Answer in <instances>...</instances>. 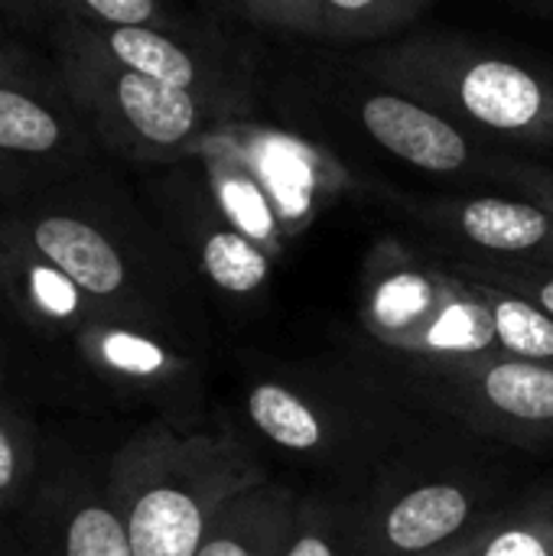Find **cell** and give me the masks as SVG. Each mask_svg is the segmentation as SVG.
Listing matches in <instances>:
<instances>
[{
    "mask_svg": "<svg viewBox=\"0 0 553 556\" xmlns=\"http://www.w3.org/2000/svg\"><path fill=\"white\" fill-rule=\"evenodd\" d=\"M241 20L261 29L319 36V0H244Z\"/></svg>",
    "mask_w": 553,
    "mask_h": 556,
    "instance_id": "cell-23",
    "label": "cell"
},
{
    "mask_svg": "<svg viewBox=\"0 0 553 556\" xmlns=\"http://www.w3.org/2000/svg\"><path fill=\"white\" fill-rule=\"evenodd\" d=\"M0 218L104 313L202 352L199 277L104 160L46 176H0Z\"/></svg>",
    "mask_w": 553,
    "mask_h": 556,
    "instance_id": "cell-1",
    "label": "cell"
},
{
    "mask_svg": "<svg viewBox=\"0 0 553 556\" xmlns=\"http://www.w3.org/2000/svg\"><path fill=\"white\" fill-rule=\"evenodd\" d=\"M359 130L391 160L427 176H482L505 182L515 156L486 147L479 134L460 127L437 108L394 91L388 85H365L352 98Z\"/></svg>",
    "mask_w": 553,
    "mask_h": 556,
    "instance_id": "cell-11",
    "label": "cell"
},
{
    "mask_svg": "<svg viewBox=\"0 0 553 556\" xmlns=\"http://www.w3.org/2000/svg\"><path fill=\"white\" fill-rule=\"evenodd\" d=\"M0 16L26 29L49 26V0H0Z\"/></svg>",
    "mask_w": 553,
    "mask_h": 556,
    "instance_id": "cell-25",
    "label": "cell"
},
{
    "mask_svg": "<svg viewBox=\"0 0 553 556\" xmlns=\"http://www.w3.org/2000/svg\"><path fill=\"white\" fill-rule=\"evenodd\" d=\"M46 440L26 407L0 384V538L10 554V534L23 518L42 469Z\"/></svg>",
    "mask_w": 553,
    "mask_h": 556,
    "instance_id": "cell-17",
    "label": "cell"
},
{
    "mask_svg": "<svg viewBox=\"0 0 553 556\" xmlns=\"http://www.w3.org/2000/svg\"><path fill=\"white\" fill-rule=\"evenodd\" d=\"M264 479L235 437L169 420L140 427L108 456V495L134 556H196L218 508Z\"/></svg>",
    "mask_w": 553,
    "mask_h": 556,
    "instance_id": "cell-2",
    "label": "cell"
},
{
    "mask_svg": "<svg viewBox=\"0 0 553 556\" xmlns=\"http://www.w3.org/2000/svg\"><path fill=\"white\" fill-rule=\"evenodd\" d=\"M414 381L466 424L495 433H553V365L512 355L414 358Z\"/></svg>",
    "mask_w": 553,
    "mask_h": 556,
    "instance_id": "cell-10",
    "label": "cell"
},
{
    "mask_svg": "<svg viewBox=\"0 0 553 556\" xmlns=\"http://www.w3.org/2000/svg\"><path fill=\"white\" fill-rule=\"evenodd\" d=\"M430 0H319V36L378 39L404 29Z\"/></svg>",
    "mask_w": 553,
    "mask_h": 556,
    "instance_id": "cell-21",
    "label": "cell"
},
{
    "mask_svg": "<svg viewBox=\"0 0 553 556\" xmlns=\"http://www.w3.org/2000/svg\"><path fill=\"white\" fill-rule=\"evenodd\" d=\"M0 309L13 326L39 342H72V336L104 313L55 264L26 244L0 218Z\"/></svg>",
    "mask_w": 553,
    "mask_h": 556,
    "instance_id": "cell-14",
    "label": "cell"
},
{
    "mask_svg": "<svg viewBox=\"0 0 553 556\" xmlns=\"http://www.w3.org/2000/svg\"><path fill=\"white\" fill-rule=\"evenodd\" d=\"M10 556H134L108 495V459L46 440L36 492L10 534Z\"/></svg>",
    "mask_w": 553,
    "mask_h": 556,
    "instance_id": "cell-6",
    "label": "cell"
},
{
    "mask_svg": "<svg viewBox=\"0 0 553 556\" xmlns=\"http://www.w3.org/2000/svg\"><path fill=\"white\" fill-rule=\"evenodd\" d=\"M300 498L277 482H254L231 495L209 525L196 556H284Z\"/></svg>",
    "mask_w": 553,
    "mask_h": 556,
    "instance_id": "cell-16",
    "label": "cell"
},
{
    "mask_svg": "<svg viewBox=\"0 0 553 556\" xmlns=\"http://www.w3.org/2000/svg\"><path fill=\"white\" fill-rule=\"evenodd\" d=\"M362 502L313 495L297 508V525L284 556H359Z\"/></svg>",
    "mask_w": 553,
    "mask_h": 556,
    "instance_id": "cell-19",
    "label": "cell"
},
{
    "mask_svg": "<svg viewBox=\"0 0 553 556\" xmlns=\"http://www.w3.org/2000/svg\"><path fill=\"white\" fill-rule=\"evenodd\" d=\"M476 521V495L460 482H417L385 502H362L359 556H424Z\"/></svg>",
    "mask_w": 553,
    "mask_h": 556,
    "instance_id": "cell-15",
    "label": "cell"
},
{
    "mask_svg": "<svg viewBox=\"0 0 553 556\" xmlns=\"http://www.w3.org/2000/svg\"><path fill=\"white\" fill-rule=\"evenodd\" d=\"M205 7H212L215 13H225V16H238L241 20V3L244 0H202Z\"/></svg>",
    "mask_w": 553,
    "mask_h": 556,
    "instance_id": "cell-26",
    "label": "cell"
},
{
    "mask_svg": "<svg viewBox=\"0 0 553 556\" xmlns=\"http://www.w3.org/2000/svg\"><path fill=\"white\" fill-rule=\"evenodd\" d=\"M417 218L450 248L473 254V264L553 267V212L528 195L440 199L420 205Z\"/></svg>",
    "mask_w": 553,
    "mask_h": 556,
    "instance_id": "cell-12",
    "label": "cell"
},
{
    "mask_svg": "<svg viewBox=\"0 0 553 556\" xmlns=\"http://www.w3.org/2000/svg\"><path fill=\"white\" fill-rule=\"evenodd\" d=\"M160 169L166 173L147 186L150 212L189 261L199 283H209L228 300L261 293L271 280V254L228 218L209 176L192 173L189 160Z\"/></svg>",
    "mask_w": 553,
    "mask_h": 556,
    "instance_id": "cell-7",
    "label": "cell"
},
{
    "mask_svg": "<svg viewBox=\"0 0 553 556\" xmlns=\"http://www.w3.org/2000/svg\"><path fill=\"white\" fill-rule=\"evenodd\" d=\"M466 277L486 280L492 287H502L538 309H544L553 319V267H525V264H460L456 267Z\"/></svg>",
    "mask_w": 553,
    "mask_h": 556,
    "instance_id": "cell-22",
    "label": "cell"
},
{
    "mask_svg": "<svg viewBox=\"0 0 553 556\" xmlns=\"http://www.w3.org/2000/svg\"><path fill=\"white\" fill-rule=\"evenodd\" d=\"M0 362L10 365V342H7V313L0 309Z\"/></svg>",
    "mask_w": 553,
    "mask_h": 556,
    "instance_id": "cell-27",
    "label": "cell"
},
{
    "mask_svg": "<svg viewBox=\"0 0 553 556\" xmlns=\"http://www.w3.org/2000/svg\"><path fill=\"white\" fill-rule=\"evenodd\" d=\"M251 427L280 453L326 466L362 463L381 450L391 430L352 394H332L300 378H261L248 388Z\"/></svg>",
    "mask_w": 553,
    "mask_h": 556,
    "instance_id": "cell-9",
    "label": "cell"
},
{
    "mask_svg": "<svg viewBox=\"0 0 553 556\" xmlns=\"http://www.w3.org/2000/svg\"><path fill=\"white\" fill-rule=\"evenodd\" d=\"M46 36L49 59L91 121L104 153L114 160L137 166L186 163L231 117L192 91L121 65L68 16H52Z\"/></svg>",
    "mask_w": 553,
    "mask_h": 556,
    "instance_id": "cell-3",
    "label": "cell"
},
{
    "mask_svg": "<svg viewBox=\"0 0 553 556\" xmlns=\"http://www.w3.org/2000/svg\"><path fill=\"white\" fill-rule=\"evenodd\" d=\"M72 355L95 384L121 401L150 404L176 427L196 417L199 404V355L140 323L121 316H98L81 326Z\"/></svg>",
    "mask_w": 553,
    "mask_h": 556,
    "instance_id": "cell-8",
    "label": "cell"
},
{
    "mask_svg": "<svg viewBox=\"0 0 553 556\" xmlns=\"http://www.w3.org/2000/svg\"><path fill=\"white\" fill-rule=\"evenodd\" d=\"M7 46H10V42H3V36H0V59H3V52H7Z\"/></svg>",
    "mask_w": 553,
    "mask_h": 556,
    "instance_id": "cell-29",
    "label": "cell"
},
{
    "mask_svg": "<svg viewBox=\"0 0 553 556\" xmlns=\"http://www.w3.org/2000/svg\"><path fill=\"white\" fill-rule=\"evenodd\" d=\"M85 29L111 59H117L134 72L192 91L231 117L244 104L241 78L235 75V68H228L222 49H215L209 36H179L147 26H117V29L85 26Z\"/></svg>",
    "mask_w": 553,
    "mask_h": 556,
    "instance_id": "cell-13",
    "label": "cell"
},
{
    "mask_svg": "<svg viewBox=\"0 0 553 556\" xmlns=\"http://www.w3.org/2000/svg\"><path fill=\"white\" fill-rule=\"evenodd\" d=\"M372 81L404 91L460 127L515 147H553V78L453 39H414L365 59Z\"/></svg>",
    "mask_w": 553,
    "mask_h": 556,
    "instance_id": "cell-4",
    "label": "cell"
},
{
    "mask_svg": "<svg viewBox=\"0 0 553 556\" xmlns=\"http://www.w3.org/2000/svg\"><path fill=\"white\" fill-rule=\"evenodd\" d=\"M68 16L85 26H147L179 36H205L202 26L183 20L169 0H49V20Z\"/></svg>",
    "mask_w": 553,
    "mask_h": 556,
    "instance_id": "cell-20",
    "label": "cell"
},
{
    "mask_svg": "<svg viewBox=\"0 0 553 556\" xmlns=\"http://www.w3.org/2000/svg\"><path fill=\"white\" fill-rule=\"evenodd\" d=\"M0 556H10L7 554V544H3V538H0Z\"/></svg>",
    "mask_w": 553,
    "mask_h": 556,
    "instance_id": "cell-30",
    "label": "cell"
},
{
    "mask_svg": "<svg viewBox=\"0 0 553 556\" xmlns=\"http://www.w3.org/2000/svg\"><path fill=\"white\" fill-rule=\"evenodd\" d=\"M505 186L525 192L528 199L548 205L553 212V169H544V166H538V163H521V160H515V166H512Z\"/></svg>",
    "mask_w": 553,
    "mask_h": 556,
    "instance_id": "cell-24",
    "label": "cell"
},
{
    "mask_svg": "<svg viewBox=\"0 0 553 556\" xmlns=\"http://www.w3.org/2000/svg\"><path fill=\"white\" fill-rule=\"evenodd\" d=\"M104 156L55 62L7 46L0 59V176L65 173Z\"/></svg>",
    "mask_w": 553,
    "mask_h": 556,
    "instance_id": "cell-5",
    "label": "cell"
},
{
    "mask_svg": "<svg viewBox=\"0 0 553 556\" xmlns=\"http://www.w3.org/2000/svg\"><path fill=\"white\" fill-rule=\"evenodd\" d=\"M7 368H10V365H3V362H0V384H7Z\"/></svg>",
    "mask_w": 553,
    "mask_h": 556,
    "instance_id": "cell-28",
    "label": "cell"
},
{
    "mask_svg": "<svg viewBox=\"0 0 553 556\" xmlns=\"http://www.w3.org/2000/svg\"><path fill=\"white\" fill-rule=\"evenodd\" d=\"M424 556H553V498L482 515Z\"/></svg>",
    "mask_w": 553,
    "mask_h": 556,
    "instance_id": "cell-18",
    "label": "cell"
}]
</instances>
